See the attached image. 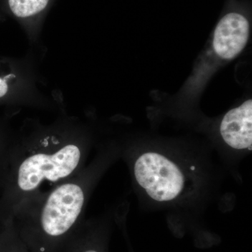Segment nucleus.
<instances>
[{
	"instance_id": "obj_8",
	"label": "nucleus",
	"mask_w": 252,
	"mask_h": 252,
	"mask_svg": "<svg viewBox=\"0 0 252 252\" xmlns=\"http://www.w3.org/2000/svg\"><path fill=\"white\" fill-rule=\"evenodd\" d=\"M0 252H30L16 231L12 218L0 221Z\"/></svg>"
},
{
	"instance_id": "obj_5",
	"label": "nucleus",
	"mask_w": 252,
	"mask_h": 252,
	"mask_svg": "<svg viewBox=\"0 0 252 252\" xmlns=\"http://www.w3.org/2000/svg\"><path fill=\"white\" fill-rule=\"evenodd\" d=\"M252 101L225 114L220 125V133L225 143L237 150L252 149Z\"/></svg>"
},
{
	"instance_id": "obj_4",
	"label": "nucleus",
	"mask_w": 252,
	"mask_h": 252,
	"mask_svg": "<svg viewBox=\"0 0 252 252\" xmlns=\"http://www.w3.org/2000/svg\"><path fill=\"white\" fill-rule=\"evenodd\" d=\"M250 25L245 15L230 11L224 15L215 28L213 48L219 57L234 59L248 44Z\"/></svg>"
},
{
	"instance_id": "obj_6",
	"label": "nucleus",
	"mask_w": 252,
	"mask_h": 252,
	"mask_svg": "<svg viewBox=\"0 0 252 252\" xmlns=\"http://www.w3.org/2000/svg\"><path fill=\"white\" fill-rule=\"evenodd\" d=\"M109 238L107 223L85 220L67 252H108Z\"/></svg>"
},
{
	"instance_id": "obj_1",
	"label": "nucleus",
	"mask_w": 252,
	"mask_h": 252,
	"mask_svg": "<svg viewBox=\"0 0 252 252\" xmlns=\"http://www.w3.org/2000/svg\"><path fill=\"white\" fill-rule=\"evenodd\" d=\"M77 127L36 131L12 144L9 168L0 189V221L23 203L69 180L86 166L88 139Z\"/></svg>"
},
{
	"instance_id": "obj_10",
	"label": "nucleus",
	"mask_w": 252,
	"mask_h": 252,
	"mask_svg": "<svg viewBox=\"0 0 252 252\" xmlns=\"http://www.w3.org/2000/svg\"><path fill=\"white\" fill-rule=\"evenodd\" d=\"M9 77H11V75L7 76V77H4V78L0 77V98L4 97L5 94H7L9 87H8V84L7 82H6V80L9 79Z\"/></svg>"
},
{
	"instance_id": "obj_7",
	"label": "nucleus",
	"mask_w": 252,
	"mask_h": 252,
	"mask_svg": "<svg viewBox=\"0 0 252 252\" xmlns=\"http://www.w3.org/2000/svg\"><path fill=\"white\" fill-rule=\"evenodd\" d=\"M52 0H6L11 14L18 19L30 21L40 17Z\"/></svg>"
},
{
	"instance_id": "obj_9",
	"label": "nucleus",
	"mask_w": 252,
	"mask_h": 252,
	"mask_svg": "<svg viewBox=\"0 0 252 252\" xmlns=\"http://www.w3.org/2000/svg\"><path fill=\"white\" fill-rule=\"evenodd\" d=\"M12 144H8L0 141V189L3 183L9 168L10 153Z\"/></svg>"
},
{
	"instance_id": "obj_3",
	"label": "nucleus",
	"mask_w": 252,
	"mask_h": 252,
	"mask_svg": "<svg viewBox=\"0 0 252 252\" xmlns=\"http://www.w3.org/2000/svg\"><path fill=\"white\" fill-rule=\"evenodd\" d=\"M136 182L151 198L158 202L175 200L183 192L185 176L180 167L168 158L147 152L133 165Z\"/></svg>"
},
{
	"instance_id": "obj_2",
	"label": "nucleus",
	"mask_w": 252,
	"mask_h": 252,
	"mask_svg": "<svg viewBox=\"0 0 252 252\" xmlns=\"http://www.w3.org/2000/svg\"><path fill=\"white\" fill-rule=\"evenodd\" d=\"M108 157H97L77 175L18 207L11 218L30 252H67Z\"/></svg>"
}]
</instances>
